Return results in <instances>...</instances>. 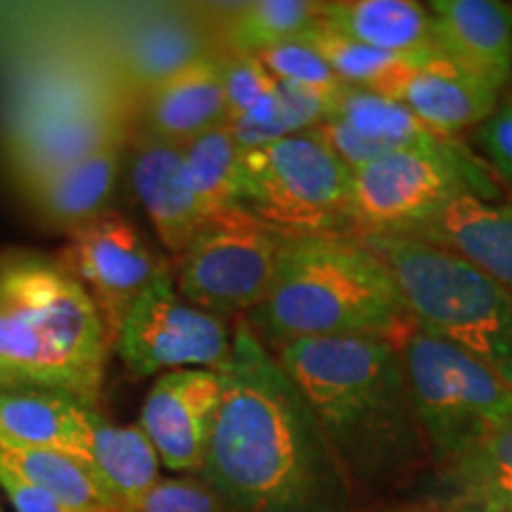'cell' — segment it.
<instances>
[{
  "label": "cell",
  "mask_w": 512,
  "mask_h": 512,
  "mask_svg": "<svg viewBox=\"0 0 512 512\" xmlns=\"http://www.w3.org/2000/svg\"><path fill=\"white\" fill-rule=\"evenodd\" d=\"M467 197L503 200L510 190L475 147L434 136L354 171L351 235L396 233Z\"/></svg>",
  "instance_id": "5"
},
{
  "label": "cell",
  "mask_w": 512,
  "mask_h": 512,
  "mask_svg": "<svg viewBox=\"0 0 512 512\" xmlns=\"http://www.w3.org/2000/svg\"><path fill=\"white\" fill-rule=\"evenodd\" d=\"M138 512H233L200 475L159 477Z\"/></svg>",
  "instance_id": "34"
},
{
  "label": "cell",
  "mask_w": 512,
  "mask_h": 512,
  "mask_svg": "<svg viewBox=\"0 0 512 512\" xmlns=\"http://www.w3.org/2000/svg\"><path fill=\"white\" fill-rule=\"evenodd\" d=\"M0 460L74 512H124L91 467L55 451L0 446Z\"/></svg>",
  "instance_id": "29"
},
{
  "label": "cell",
  "mask_w": 512,
  "mask_h": 512,
  "mask_svg": "<svg viewBox=\"0 0 512 512\" xmlns=\"http://www.w3.org/2000/svg\"><path fill=\"white\" fill-rule=\"evenodd\" d=\"M112 351L136 380L171 370H221L233 351V320L183 299L171 271L133 304Z\"/></svg>",
  "instance_id": "10"
},
{
  "label": "cell",
  "mask_w": 512,
  "mask_h": 512,
  "mask_svg": "<svg viewBox=\"0 0 512 512\" xmlns=\"http://www.w3.org/2000/svg\"><path fill=\"white\" fill-rule=\"evenodd\" d=\"M271 351L323 427L356 505L406 489L432 467L399 344L325 337Z\"/></svg>",
  "instance_id": "2"
},
{
  "label": "cell",
  "mask_w": 512,
  "mask_h": 512,
  "mask_svg": "<svg viewBox=\"0 0 512 512\" xmlns=\"http://www.w3.org/2000/svg\"><path fill=\"white\" fill-rule=\"evenodd\" d=\"M354 171L316 131L240 155V209L287 238L351 235Z\"/></svg>",
  "instance_id": "6"
},
{
  "label": "cell",
  "mask_w": 512,
  "mask_h": 512,
  "mask_svg": "<svg viewBox=\"0 0 512 512\" xmlns=\"http://www.w3.org/2000/svg\"><path fill=\"white\" fill-rule=\"evenodd\" d=\"M0 299L102 387L110 335L91 294L57 256L31 249L0 252Z\"/></svg>",
  "instance_id": "9"
},
{
  "label": "cell",
  "mask_w": 512,
  "mask_h": 512,
  "mask_svg": "<svg viewBox=\"0 0 512 512\" xmlns=\"http://www.w3.org/2000/svg\"><path fill=\"white\" fill-rule=\"evenodd\" d=\"M0 446L55 451L88 467L86 403L53 389L0 392Z\"/></svg>",
  "instance_id": "24"
},
{
  "label": "cell",
  "mask_w": 512,
  "mask_h": 512,
  "mask_svg": "<svg viewBox=\"0 0 512 512\" xmlns=\"http://www.w3.org/2000/svg\"><path fill=\"white\" fill-rule=\"evenodd\" d=\"M133 128L136 126L124 128L91 157L24 192L36 219L48 228L69 233L107 211V200L131 150Z\"/></svg>",
  "instance_id": "22"
},
{
  "label": "cell",
  "mask_w": 512,
  "mask_h": 512,
  "mask_svg": "<svg viewBox=\"0 0 512 512\" xmlns=\"http://www.w3.org/2000/svg\"><path fill=\"white\" fill-rule=\"evenodd\" d=\"M320 22L337 34L382 53L432 60V15L415 0H330L320 3Z\"/></svg>",
  "instance_id": "23"
},
{
  "label": "cell",
  "mask_w": 512,
  "mask_h": 512,
  "mask_svg": "<svg viewBox=\"0 0 512 512\" xmlns=\"http://www.w3.org/2000/svg\"><path fill=\"white\" fill-rule=\"evenodd\" d=\"M328 105L325 95L278 81L273 95L242 117L228 121V128L242 150H249L311 131L325 119Z\"/></svg>",
  "instance_id": "30"
},
{
  "label": "cell",
  "mask_w": 512,
  "mask_h": 512,
  "mask_svg": "<svg viewBox=\"0 0 512 512\" xmlns=\"http://www.w3.org/2000/svg\"><path fill=\"white\" fill-rule=\"evenodd\" d=\"M221 55H259L278 43L309 36L320 24V3L311 0H254L209 5Z\"/></svg>",
  "instance_id": "26"
},
{
  "label": "cell",
  "mask_w": 512,
  "mask_h": 512,
  "mask_svg": "<svg viewBox=\"0 0 512 512\" xmlns=\"http://www.w3.org/2000/svg\"><path fill=\"white\" fill-rule=\"evenodd\" d=\"M221 79L226 93L228 121L254 110L259 102L273 95L278 79L254 55H221Z\"/></svg>",
  "instance_id": "33"
},
{
  "label": "cell",
  "mask_w": 512,
  "mask_h": 512,
  "mask_svg": "<svg viewBox=\"0 0 512 512\" xmlns=\"http://www.w3.org/2000/svg\"><path fill=\"white\" fill-rule=\"evenodd\" d=\"M223 399L200 477L233 512H356L323 427L245 316L233 320Z\"/></svg>",
  "instance_id": "1"
},
{
  "label": "cell",
  "mask_w": 512,
  "mask_h": 512,
  "mask_svg": "<svg viewBox=\"0 0 512 512\" xmlns=\"http://www.w3.org/2000/svg\"><path fill=\"white\" fill-rule=\"evenodd\" d=\"M88 467L124 512H138L143 498L159 482L155 446L140 425H119L86 406Z\"/></svg>",
  "instance_id": "25"
},
{
  "label": "cell",
  "mask_w": 512,
  "mask_h": 512,
  "mask_svg": "<svg viewBox=\"0 0 512 512\" xmlns=\"http://www.w3.org/2000/svg\"><path fill=\"white\" fill-rule=\"evenodd\" d=\"M377 93L399 100L434 136L453 140L489 119L503 95L460 72L444 57L401 69Z\"/></svg>",
  "instance_id": "18"
},
{
  "label": "cell",
  "mask_w": 512,
  "mask_h": 512,
  "mask_svg": "<svg viewBox=\"0 0 512 512\" xmlns=\"http://www.w3.org/2000/svg\"><path fill=\"white\" fill-rule=\"evenodd\" d=\"M219 57H202L159 83L140 102L136 131L185 145L211 128L226 124L228 110Z\"/></svg>",
  "instance_id": "20"
},
{
  "label": "cell",
  "mask_w": 512,
  "mask_h": 512,
  "mask_svg": "<svg viewBox=\"0 0 512 512\" xmlns=\"http://www.w3.org/2000/svg\"><path fill=\"white\" fill-rule=\"evenodd\" d=\"M211 55H221V48L209 5L204 10H157L121 38L114 83L138 112L159 83Z\"/></svg>",
  "instance_id": "14"
},
{
  "label": "cell",
  "mask_w": 512,
  "mask_h": 512,
  "mask_svg": "<svg viewBox=\"0 0 512 512\" xmlns=\"http://www.w3.org/2000/svg\"><path fill=\"white\" fill-rule=\"evenodd\" d=\"M254 57H259L261 64L278 81L320 93L328 100L335 98L344 86L330 69V64L325 62V57L318 53V48L306 36L278 43V46L268 48Z\"/></svg>",
  "instance_id": "32"
},
{
  "label": "cell",
  "mask_w": 512,
  "mask_h": 512,
  "mask_svg": "<svg viewBox=\"0 0 512 512\" xmlns=\"http://www.w3.org/2000/svg\"><path fill=\"white\" fill-rule=\"evenodd\" d=\"M0 489H3V494L8 496V501L17 512H74L60 498L17 475L3 460H0Z\"/></svg>",
  "instance_id": "36"
},
{
  "label": "cell",
  "mask_w": 512,
  "mask_h": 512,
  "mask_svg": "<svg viewBox=\"0 0 512 512\" xmlns=\"http://www.w3.org/2000/svg\"><path fill=\"white\" fill-rule=\"evenodd\" d=\"M396 278L413 323L456 344L512 389V290L446 249L401 235H356Z\"/></svg>",
  "instance_id": "4"
},
{
  "label": "cell",
  "mask_w": 512,
  "mask_h": 512,
  "mask_svg": "<svg viewBox=\"0 0 512 512\" xmlns=\"http://www.w3.org/2000/svg\"><path fill=\"white\" fill-rule=\"evenodd\" d=\"M306 38L318 48V53L325 57V62L330 64V69L344 86L368 88V91H380L384 83L399 74L401 69L427 62L366 48L347 36L337 34L330 27H325L323 22Z\"/></svg>",
  "instance_id": "31"
},
{
  "label": "cell",
  "mask_w": 512,
  "mask_h": 512,
  "mask_svg": "<svg viewBox=\"0 0 512 512\" xmlns=\"http://www.w3.org/2000/svg\"><path fill=\"white\" fill-rule=\"evenodd\" d=\"M422 508L437 512H512V420L463 456L434 467Z\"/></svg>",
  "instance_id": "21"
},
{
  "label": "cell",
  "mask_w": 512,
  "mask_h": 512,
  "mask_svg": "<svg viewBox=\"0 0 512 512\" xmlns=\"http://www.w3.org/2000/svg\"><path fill=\"white\" fill-rule=\"evenodd\" d=\"M399 349L432 470L512 420V389L456 344L413 325Z\"/></svg>",
  "instance_id": "7"
},
{
  "label": "cell",
  "mask_w": 512,
  "mask_h": 512,
  "mask_svg": "<svg viewBox=\"0 0 512 512\" xmlns=\"http://www.w3.org/2000/svg\"><path fill=\"white\" fill-rule=\"evenodd\" d=\"M290 238L230 209L211 219L171 261L176 290L190 304L223 318L249 316L266 299Z\"/></svg>",
  "instance_id": "8"
},
{
  "label": "cell",
  "mask_w": 512,
  "mask_h": 512,
  "mask_svg": "<svg viewBox=\"0 0 512 512\" xmlns=\"http://www.w3.org/2000/svg\"><path fill=\"white\" fill-rule=\"evenodd\" d=\"M240 155L242 147L228 124L183 145L185 174L207 221L240 209Z\"/></svg>",
  "instance_id": "28"
},
{
  "label": "cell",
  "mask_w": 512,
  "mask_h": 512,
  "mask_svg": "<svg viewBox=\"0 0 512 512\" xmlns=\"http://www.w3.org/2000/svg\"><path fill=\"white\" fill-rule=\"evenodd\" d=\"M0 361L22 373L36 389H53L93 406L102 387L76 368L60 349H55L36 328L5 306L0 299Z\"/></svg>",
  "instance_id": "27"
},
{
  "label": "cell",
  "mask_w": 512,
  "mask_h": 512,
  "mask_svg": "<svg viewBox=\"0 0 512 512\" xmlns=\"http://www.w3.org/2000/svg\"><path fill=\"white\" fill-rule=\"evenodd\" d=\"M128 126H136V110L124 93L112 91L88 105L5 131V166L24 195L38 183L91 157Z\"/></svg>",
  "instance_id": "12"
},
{
  "label": "cell",
  "mask_w": 512,
  "mask_h": 512,
  "mask_svg": "<svg viewBox=\"0 0 512 512\" xmlns=\"http://www.w3.org/2000/svg\"><path fill=\"white\" fill-rule=\"evenodd\" d=\"M439 57L505 93L512 86V5L498 0H432Z\"/></svg>",
  "instance_id": "15"
},
{
  "label": "cell",
  "mask_w": 512,
  "mask_h": 512,
  "mask_svg": "<svg viewBox=\"0 0 512 512\" xmlns=\"http://www.w3.org/2000/svg\"><path fill=\"white\" fill-rule=\"evenodd\" d=\"M57 259L91 294L112 347L133 304L174 271V264L152 252L138 228L112 209L69 230Z\"/></svg>",
  "instance_id": "11"
},
{
  "label": "cell",
  "mask_w": 512,
  "mask_h": 512,
  "mask_svg": "<svg viewBox=\"0 0 512 512\" xmlns=\"http://www.w3.org/2000/svg\"><path fill=\"white\" fill-rule=\"evenodd\" d=\"M128 159H131L133 192L143 204L145 214L150 216L159 242L174 261L209 223L192 195L185 174L183 145L147 136L133 128Z\"/></svg>",
  "instance_id": "17"
},
{
  "label": "cell",
  "mask_w": 512,
  "mask_h": 512,
  "mask_svg": "<svg viewBox=\"0 0 512 512\" xmlns=\"http://www.w3.org/2000/svg\"><path fill=\"white\" fill-rule=\"evenodd\" d=\"M472 147L505 183H512V86L496 110L472 131Z\"/></svg>",
  "instance_id": "35"
},
{
  "label": "cell",
  "mask_w": 512,
  "mask_h": 512,
  "mask_svg": "<svg viewBox=\"0 0 512 512\" xmlns=\"http://www.w3.org/2000/svg\"><path fill=\"white\" fill-rule=\"evenodd\" d=\"M392 512H437V510H430V508H411V510H392Z\"/></svg>",
  "instance_id": "37"
},
{
  "label": "cell",
  "mask_w": 512,
  "mask_h": 512,
  "mask_svg": "<svg viewBox=\"0 0 512 512\" xmlns=\"http://www.w3.org/2000/svg\"><path fill=\"white\" fill-rule=\"evenodd\" d=\"M0 512H3V508H0Z\"/></svg>",
  "instance_id": "38"
},
{
  "label": "cell",
  "mask_w": 512,
  "mask_h": 512,
  "mask_svg": "<svg viewBox=\"0 0 512 512\" xmlns=\"http://www.w3.org/2000/svg\"><path fill=\"white\" fill-rule=\"evenodd\" d=\"M245 318L268 349L325 337L399 344L415 325L389 266L356 235L290 238L266 299Z\"/></svg>",
  "instance_id": "3"
},
{
  "label": "cell",
  "mask_w": 512,
  "mask_h": 512,
  "mask_svg": "<svg viewBox=\"0 0 512 512\" xmlns=\"http://www.w3.org/2000/svg\"><path fill=\"white\" fill-rule=\"evenodd\" d=\"M460 256L477 271L512 290V197H467L396 233Z\"/></svg>",
  "instance_id": "19"
},
{
  "label": "cell",
  "mask_w": 512,
  "mask_h": 512,
  "mask_svg": "<svg viewBox=\"0 0 512 512\" xmlns=\"http://www.w3.org/2000/svg\"><path fill=\"white\" fill-rule=\"evenodd\" d=\"M313 131L351 171L434 138L399 100L356 86H342Z\"/></svg>",
  "instance_id": "16"
},
{
  "label": "cell",
  "mask_w": 512,
  "mask_h": 512,
  "mask_svg": "<svg viewBox=\"0 0 512 512\" xmlns=\"http://www.w3.org/2000/svg\"><path fill=\"white\" fill-rule=\"evenodd\" d=\"M221 399V370L188 368L157 377L140 408L138 425L162 467L176 475H200Z\"/></svg>",
  "instance_id": "13"
}]
</instances>
